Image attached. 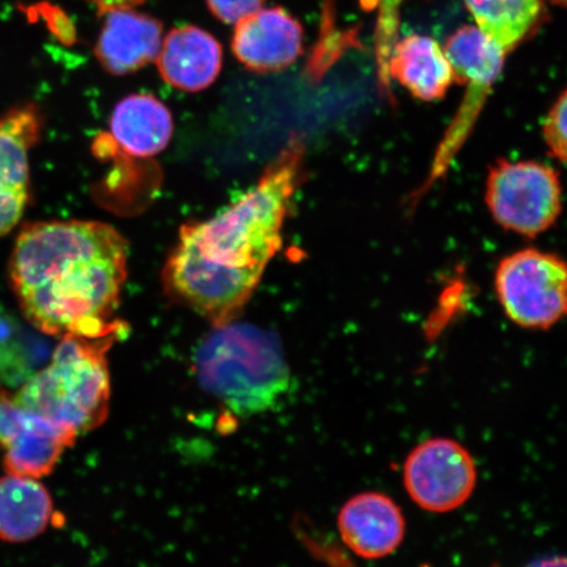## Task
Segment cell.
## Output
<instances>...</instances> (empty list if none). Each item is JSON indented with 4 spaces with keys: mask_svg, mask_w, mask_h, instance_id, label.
I'll list each match as a JSON object with an SVG mask.
<instances>
[{
    "mask_svg": "<svg viewBox=\"0 0 567 567\" xmlns=\"http://www.w3.org/2000/svg\"><path fill=\"white\" fill-rule=\"evenodd\" d=\"M127 276V243L111 225H25L10 260L27 321L47 336L102 338L124 331L112 316Z\"/></svg>",
    "mask_w": 567,
    "mask_h": 567,
    "instance_id": "cell-1",
    "label": "cell"
},
{
    "mask_svg": "<svg viewBox=\"0 0 567 567\" xmlns=\"http://www.w3.org/2000/svg\"><path fill=\"white\" fill-rule=\"evenodd\" d=\"M305 145L288 142L259 182L237 203L205 223L183 225L212 264L264 276L280 251L290 202L300 186Z\"/></svg>",
    "mask_w": 567,
    "mask_h": 567,
    "instance_id": "cell-2",
    "label": "cell"
},
{
    "mask_svg": "<svg viewBox=\"0 0 567 567\" xmlns=\"http://www.w3.org/2000/svg\"><path fill=\"white\" fill-rule=\"evenodd\" d=\"M200 386L234 414L272 410L292 386L286 354L274 332L248 323L216 326L195 354Z\"/></svg>",
    "mask_w": 567,
    "mask_h": 567,
    "instance_id": "cell-3",
    "label": "cell"
},
{
    "mask_svg": "<svg viewBox=\"0 0 567 567\" xmlns=\"http://www.w3.org/2000/svg\"><path fill=\"white\" fill-rule=\"evenodd\" d=\"M122 334L62 337L51 363L20 385V405L76 436L96 429L105 421L111 396L106 352Z\"/></svg>",
    "mask_w": 567,
    "mask_h": 567,
    "instance_id": "cell-4",
    "label": "cell"
},
{
    "mask_svg": "<svg viewBox=\"0 0 567 567\" xmlns=\"http://www.w3.org/2000/svg\"><path fill=\"white\" fill-rule=\"evenodd\" d=\"M496 296L506 316L528 330H548L567 317V261L526 248L495 271Z\"/></svg>",
    "mask_w": 567,
    "mask_h": 567,
    "instance_id": "cell-5",
    "label": "cell"
},
{
    "mask_svg": "<svg viewBox=\"0 0 567 567\" xmlns=\"http://www.w3.org/2000/svg\"><path fill=\"white\" fill-rule=\"evenodd\" d=\"M261 278L212 264L205 259L186 229L181 228L163 269L167 292L215 326L233 322L250 301Z\"/></svg>",
    "mask_w": 567,
    "mask_h": 567,
    "instance_id": "cell-6",
    "label": "cell"
},
{
    "mask_svg": "<svg viewBox=\"0 0 567 567\" xmlns=\"http://www.w3.org/2000/svg\"><path fill=\"white\" fill-rule=\"evenodd\" d=\"M485 200L503 229L535 238L561 215V181L540 162L498 161L488 172Z\"/></svg>",
    "mask_w": 567,
    "mask_h": 567,
    "instance_id": "cell-7",
    "label": "cell"
},
{
    "mask_svg": "<svg viewBox=\"0 0 567 567\" xmlns=\"http://www.w3.org/2000/svg\"><path fill=\"white\" fill-rule=\"evenodd\" d=\"M444 52L455 74V82L465 86V96L437 148L429 183L435 182L446 172L453 157L470 137L506 60L502 49L476 25L460 28L446 41Z\"/></svg>",
    "mask_w": 567,
    "mask_h": 567,
    "instance_id": "cell-8",
    "label": "cell"
},
{
    "mask_svg": "<svg viewBox=\"0 0 567 567\" xmlns=\"http://www.w3.org/2000/svg\"><path fill=\"white\" fill-rule=\"evenodd\" d=\"M477 478L471 452L449 437L417 444L403 465V485L411 501L429 513H451L465 505Z\"/></svg>",
    "mask_w": 567,
    "mask_h": 567,
    "instance_id": "cell-9",
    "label": "cell"
},
{
    "mask_svg": "<svg viewBox=\"0 0 567 567\" xmlns=\"http://www.w3.org/2000/svg\"><path fill=\"white\" fill-rule=\"evenodd\" d=\"M76 437L20 405L16 393L0 384V446L7 473L35 480L49 476Z\"/></svg>",
    "mask_w": 567,
    "mask_h": 567,
    "instance_id": "cell-10",
    "label": "cell"
},
{
    "mask_svg": "<svg viewBox=\"0 0 567 567\" xmlns=\"http://www.w3.org/2000/svg\"><path fill=\"white\" fill-rule=\"evenodd\" d=\"M234 27L233 53L254 73H278L302 54L303 28L280 7H261Z\"/></svg>",
    "mask_w": 567,
    "mask_h": 567,
    "instance_id": "cell-11",
    "label": "cell"
},
{
    "mask_svg": "<svg viewBox=\"0 0 567 567\" xmlns=\"http://www.w3.org/2000/svg\"><path fill=\"white\" fill-rule=\"evenodd\" d=\"M41 127V113L32 104L0 120V237L16 228L23 216L30 189L28 157Z\"/></svg>",
    "mask_w": 567,
    "mask_h": 567,
    "instance_id": "cell-12",
    "label": "cell"
},
{
    "mask_svg": "<svg viewBox=\"0 0 567 567\" xmlns=\"http://www.w3.org/2000/svg\"><path fill=\"white\" fill-rule=\"evenodd\" d=\"M338 528L354 555L380 559L393 555L406 535L402 509L390 496L368 492L352 496L340 509Z\"/></svg>",
    "mask_w": 567,
    "mask_h": 567,
    "instance_id": "cell-13",
    "label": "cell"
},
{
    "mask_svg": "<svg viewBox=\"0 0 567 567\" xmlns=\"http://www.w3.org/2000/svg\"><path fill=\"white\" fill-rule=\"evenodd\" d=\"M103 17L94 53L106 73H136L157 60L163 42L158 19L134 9L111 11Z\"/></svg>",
    "mask_w": 567,
    "mask_h": 567,
    "instance_id": "cell-14",
    "label": "cell"
},
{
    "mask_svg": "<svg viewBox=\"0 0 567 567\" xmlns=\"http://www.w3.org/2000/svg\"><path fill=\"white\" fill-rule=\"evenodd\" d=\"M223 47L195 25L174 28L163 38L157 68L163 81L186 92L212 86L223 69Z\"/></svg>",
    "mask_w": 567,
    "mask_h": 567,
    "instance_id": "cell-15",
    "label": "cell"
},
{
    "mask_svg": "<svg viewBox=\"0 0 567 567\" xmlns=\"http://www.w3.org/2000/svg\"><path fill=\"white\" fill-rule=\"evenodd\" d=\"M389 78L424 102L439 101L455 83L444 49L422 34H411L395 42L388 62Z\"/></svg>",
    "mask_w": 567,
    "mask_h": 567,
    "instance_id": "cell-16",
    "label": "cell"
},
{
    "mask_svg": "<svg viewBox=\"0 0 567 567\" xmlns=\"http://www.w3.org/2000/svg\"><path fill=\"white\" fill-rule=\"evenodd\" d=\"M111 136L116 146L136 158H152L168 146L174 132L172 112L151 94H133L115 106Z\"/></svg>",
    "mask_w": 567,
    "mask_h": 567,
    "instance_id": "cell-17",
    "label": "cell"
},
{
    "mask_svg": "<svg viewBox=\"0 0 567 567\" xmlns=\"http://www.w3.org/2000/svg\"><path fill=\"white\" fill-rule=\"evenodd\" d=\"M53 499L39 480L7 473L0 478V540L20 544L45 532Z\"/></svg>",
    "mask_w": 567,
    "mask_h": 567,
    "instance_id": "cell-18",
    "label": "cell"
},
{
    "mask_svg": "<svg viewBox=\"0 0 567 567\" xmlns=\"http://www.w3.org/2000/svg\"><path fill=\"white\" fill-rule=\"evenodd\" d=\"M476 27L506 55L540 24L543 0H464Z\"/></svg>",
    "mask_w": 567,
    "mask_h": 567,
    "instance_id": "cell-19",
    "label": "cell"
},
{
    "mask_svg": "<svg viewBox=\"0 0 567 567\" xmlns=\"http://www.w3.org/2000/svg\"><path fill=\"white\" fill-rule=\"evenodd\" d=\"M32 373L24 338L18 324L11 318L0 316V384L21 385Z\"/></svg>",
    "mask_w": 567,
    "mask_h": 567,
    "instance_id": "cell-20",
    "label": "cell"
},
{
    "mask_svg": "<svg viewBox=\"0 0 567 567\" xmlns=\"http://www.w3.org/2000/svg\"><path fill=\"white\" fill-rule=\"evenodd\" d=\"M405 0H363L368 10H379L375 28V55H378L379 75L382 86H386L388 62L395 45L400 27V7Z\"/></svg>",
    "mask_w": 567,
    "mask_h": 567,
    "instance_id": "cell-21",
    "label": "cell"
},
{
    "mask_svg": "<svg viewBox=\"0 0 567 567\" xmlns=\"http://www.w3.org/2000/svg\"><path fill=\"white\" fill-rule=\"evenodd\" d=\"M543 134L550 153L567 165V90L553 104L545 118Z\"/></svg>",
    "mask_w": 567,
    "mask_h": 567,
    "instance_id": "cell-22",
    "label": "cell"
},
{
    "mask_svg": "<svg viewBox=\"0 0 567 567\" xmlns=\"http://www.w3.org/2000/svg\"><path fill=\"white\" fill-rule=\"evenodd\" d=\"M266 0H207L210 12L225 24L236 25L250 13L261 9Z\"/></svg>",
    "mask_w": 567,
    "mask_h": 567,
    "instance_id": "cell-23",
    "label": "cell"
},
{
    "mask_svg": "<svg viewBox=\"0 0 567 567\" xmlns=\"http://www.w3.org/2000/svg\"><path fill=\"white\" fill-rule=\"evenodd\" d=\"M89 3L96 7V10L104 16L106 12L116 10H133L144 4L146 0H87Z\"/></svg>",
    "mask_w": 567,
    "mask_h": 567,
    "instance_id": "cell-24",
    "label": "cell"
},
{
    "mask_svg": "<svg viewBox=\"0 0 567 567\" xmlns=\"http://www.w3.org/2000/svg\"><path fill=\"white\" fill-rule=\"evenodd\" d=\"M526 567H567V558L566 557H548L536 559V561L530 563Z\"/></svg>",
    "mask_w": 567,
    "mask_h": 567,
    "instance_id": "cell-25",
    "label": "cell"
},
{
    "mask_svg": "<svg viewBox=\"0 0 567 567\" xmlns=\"http://www.w3.org/2000/svg\"><path fill=\"white\" fill-rule=\"evenodd\" d=\"M553 4L564 7V9H567V0H550Z\"/></svg>",
    "mask_w": 567,
    "mask_h": 567,
    "instance_id": "cell-26",
    "label": "cell"
}]
</instances>
